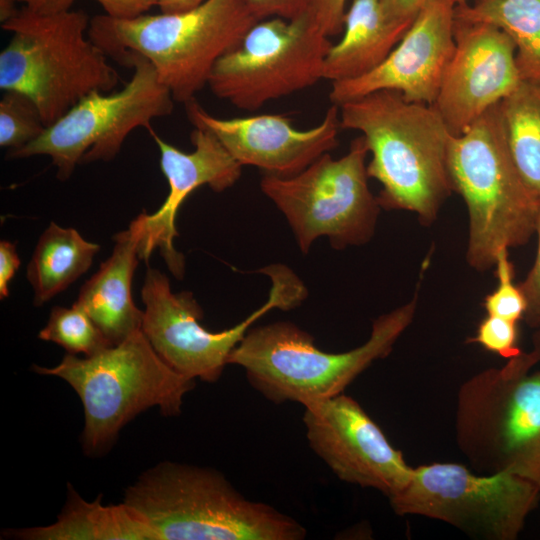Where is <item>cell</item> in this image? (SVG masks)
Returning <instances> with one entry per match:
<instances>
[{"label":"cell","mask_w":540,"mask_h":540,"mask_svg":"<svg viewBox=\"0 0 540 540\" xmlns=\"http://www.w3.org/2000/svg\"><path fill=\"white\" fill-rule=\"evenodd\" d=\"M341 129L364 137L367 173L382 186L381 207L414 212L432 224L453 191L447 168L450 133L433 105L378 90L339 106Z\"/></svg>","instance_id":"1"},{"label":"cell","mask_w":540,"mask_h":540,"mask_svg":"<svg viewBox=\"0 0 540 540\" xmlns=\"http://www.w3.org/2000/svg\"><path fill=\"white\" fill-rule=\"evenodd\" d=\"M159 540H302L307 531L273 506L247 499L212 468L164 461L124 491Z\"/></svg>","instance_id":"2"},{"label":"cell","mask_w":540,"mask_h":540,"mask_svg":"<svg viewBox=\"0 0 540 540\" xmlns=\"http://www.w3.org/2000/svg\"><path fill=\"white\" fill-rule=\"evenodd\" d=\"M258 21L245 0H204L175 13L96 15L88 36L114 60L126 51L146 58L174 101L185 104L208 85L217 61Z\"/></svg>","instance_id":"3"},{"label":"cell","mask_w":540,"mask_h":540,"mask_svg":"<svg viewBox=\"0 0 540 540\" xmlns=\"http://www.w3.org/2000/svg\"><path fill=\"white\" fill-rule=\"evenodd\" d=\"M417 298L416 292L408 303L376 318L369 339L355 349L322 351L311 334L280 321L248 330L228 364L241 366L249 384L275 404L305 406L336 396L373 362L391 353L414 319Z\"/></svg>","instance_id":"4"},{"label":"cell","mask_w":540,"mask_h":540,"mask_svg":"<svg viewBox=\"0 0 540 540\" xmlns=\"http://www.w3.org/2000/svg\"><path fill=\"white\" fill-rule=\"evenodd\" d=\"M89 24L83 10L41 15L24 6L1 22L11 38L0 52V88L28 95L46 127L89 93L110 92L120 81L89 38Z\"/></svg>","instance_id":"5"},{"label":"cell","mask_w":540,"mask_h":540,"mask_svg":"<svg viewBox=\"0 0 540 540\" xmlns=\"http://www.w3.org/2000/svg\"><path fill=\"white\" fill-rule=\"evenodd\" d=\"M40 375L66 381L84 410L81 442L88 456H99L139 413L157 406L163 416L181 414L183 398L195 380L171 368L141 329L119 344L92 355L67 353L54 367L33 365Z\"/></svg>","instance_id":"6"},{"label":"cell","mask_w":540,"mask_h":540,"mask_svg":"<svg viewBox=\"0 0 540 540\" xmlns=\"http://www.w3.org/2000/svg\"><path fill=\"white\" fill-rule=\"evenodd\" d=\"M499 103L461 135H450L447 147L453 191L468 209L467 262L477 271L493 267L501 249L530 240L540 207L511 155Z\"/></svg>","instance_id":"7"},{"label":"cell","mask_w":540,"mask_h":540,"mask_svg":"<svg viewBox=\"0 0 540 540\" xmlns=\"http://www.w3.org/2000/svg\"><path fill=\"white\" fill-rule=\"evenodd\" d=\"M529 352L463 382L455 438L470 465L484 474L511 473L540 487V371Z\"/></svg>","instance_id":"8"},{"label":"cell","mask_w":540,"mask_h":540,"mask_svg":"<svg viewBox=\"0 0 540 540\" xmlns=\"http://www.w3.org/2000/svg\"><path fill=\"white\" fill-rule=\"evenodd\" d=\"M115 60L133 68L121 90L89 93L37 139L8 151L7 157L49 156L57 178L66 181L78 164L112 160L134 129H150L152 120L173 112L175 101L146 58L126 51Z\"/></svg>","instance_id":"9"},{"label":"cell","mask_w":540,"mask_h":540,"mask_svg":"<svg viewBox=\"0 0 540 540\" xmlns=\"http://www.w3.org/2000/svg\"><path fill=\"white\" fill-rule=\"evenodd\" d=\"M368 153L360 135L341 158L325 153L294 176L261 178V191L283 213L304 254L322 236L343 249L374 235L381 206L368 186Z\"/></svg>","instance_id":"10"},{"label":"cell","mask_w":540,"mask_h":540,"mask_svg":"<svg viewBox=\"0 0 540 540\" xmlns=\"http://www.w3.org/2000/svg\"><path fill=\"white\" fill-rule=\"evenodd\" d=\"M259 272L271 278L268 300L237 325L210 332L200 324L203 310L191 292L174 293L168 277L148 268L141 291L144 304L141 330L157 354L175 371L208 383L222 375L232 350L250 326L274 308L288 311L299 306L308 291L287 266L273 264Z\"/></svg>","instance_id":"11"},{"label":"cell","mask_w":540,"mask_h":540,"mask_svg":"<svg viewBox=\"0 0 540 540\" xmlns=\"http://www.w3.org/2000/svg\"><path fill=\"white\" fill-rule=\"evenodd\" d=\"M539 497L540 487L523 477L437 462L413 468L406 485L388 499L400 516L443 521L477 538L515 540Z\"/></svg>","instance_id":"12"},{"label":"cell","mask_w":540,"mask_h":540,"mask_svg":"<svg viewBox=\"0 0 540 540\" xmlns=\"http://www.w3.org/2000/svg\"><path fill=\"white\" fill-rule=\"evenodd\" d=\"M331 45L306 13L292 20L263 19L217 61L208 86L238 109L255 111L324 79Z\"/></svg>","instance_id":"13"},{"label":"cell","mask_w":540,"mask_h":540,"mask_svg":"<svg viewBox=\"0 0 540 540\" xmlns=\"http://www.w3.org/2000/svg\"><path fill=\"white\" fill-rule=\"evenodd\" d=\"M304 407L309 446L341 481L388 498L406 485L413 467L355 399L340 393Z\"/></svg>","instance_id":"14"},{"label":"cell","mask_w":540,"mask_h":540,"mask_svg":"<svg viewBox=\"0 0 540 540\" xmlns=\"http://www.w3.org/2000/svg\"><path fill=\"white\" fill-rule=\"evenodd\" d=\"M454 39V52L433 106L449 133L458 136L522 80L515 45L499 28L454 17Z\"/></svg>","instance_id":"15"},{"label":"cell","mask_w":540,"mask_h":540,"mask_svg":"<svg viewBox=\"0 0 540 540\" xmlns=\"http://www.w3.org/2000/svg\"><path fill=\"white\" fill-rule=\"evenodd\" d=\"M194 126L211 131L242 166H254L264 175L294 176L320 156L335 149L341 129L339 106L332 104L316 126L299 130L280 114L219 118L197 101L185 103Z\"/></svg>","instance_id":"16"},{"label":"cell","mask_w":540,"mask_h":540,"mask_svg":"<svg viewBox=\"0 0 540 540\" xmlns=\"http://www.w3.org/2000/svg\"><path fill=\"white\" fill-rule=\"evenodd\" d=\"M452 0H428L387 58L371 72L333 82L332 104L340 106L378 90L433 105L455 48Z\"/></svg>","instance_id":"17"},{"label":"cell","mask_w":540,"mask_h":540,"mask_svg":"<svg viewBox=\"0 0 540 540\" xmlns=\"http://www.w3.org/2000/svg\"><path fill=\"white\" fill-rule=\"evenodd\" d=\"M148 131L159 148L160 168L167 179L169 192L155 213H144L139 256L147 261L158 248L174 277L182 279L185 260L174 247V238L178 235L175 227L178 209L202 185H208L215 192L233 186L241 176L242 165L206 128L194 126L190 135L194 150L189 153L164 141L152 128Z\"/></svg>","instance_id":"18"},{"label":"cell","mask_w":540,"mask_h":540,"mask_svg":"<svg viewBox=\"0 0 540 540\" xmlns=\"http://www.w3.org/2000/svg\"><path fill=\"white\" fill-rule=\"evenodd\" d=\"M143 227L144 212L130 223L128 229L115 235L111 255L83 284L74 302L113 345L141 329L143 311L134 303L132 280L140 259Z\"/></svg>","instance_id":"19"},{"label":"cell","mask_w":540,"mask_h":540,"mask_svg":"<svg viewBox=\"0 0 540 540\" xmlns=\"http://www.w3.org/2000/svg\"><path fill=\"white\" fill-rule=\"evenodd\" d=\"M102 494L87 501L67 484V497L55 522L47 526L8 528L1 538L18 540H159L156 530L122 502L104 505Z\"/></svg>","instance_id":"20"},{"label":"cell","mask_w":540,"mask_h":540,"mask_svg":"<svg viewBox=\"0 0 540 540\" xmlns=\"http://www.w3.org/2000/svg\"><path fill=\"white\" fill-rule=\"evenodd\" d=\"M410 26L390 20L380 0H353L345 14L343 36L326 55L323 78L333 83L371 72L387 58Z\"/></svg>","instance_id":"21"},{"label":"cell","mask_w":540,"mask_h":540,"mask_svg":"<svg viewBox=\"0 0 540 540\" xmlns=\"http://www.w3.org/2000/svg\"><path fill=\"white\" fill-rule=\"evenodd\" d=\"M99 249L76 229L50 222L27 265L34 305L48 302L87 272Z\"/></svg>","instance_id":"22"},{"label":"cell","mask_w":540,"mask_h":540,"mask_svg":"<svg viewBox=\"0 0 540 540\" xmlns=\"http://www.w3.org/2000/svg\"><path fill=\"white\" fill-rule=\"evenodd\" d=\"M454 17L505 32L515 45L521 80L540 84V0H476L455 6Z\"/></svg>","instance_id":"23"},{"label":"cell","mask_w":540,"mask_h":540,"mask_svg":"<svg viewBox=\"0 0 540 540\" xmlns=\"http://www.w3.org/2000/svg\"><path fill=\"white\" fill-rule=\"evenodd\" d=\"M499 108L515 165L540 201V84L521 81Z\"/></svg>","instance_id":"24"},{"label":"cell","mask_w":540,"mask_h":540,"mask_svg":"<svg viewBox=\"0 0 540 540\" xmlns=\"http://www.w3.org/2000/svg\"><path fill=\"white\" fill-rule=\"evenodd\" d=\"M38 338L56 343L74 355L92 356L113 346L88 314L75 304L69 308L53 307Z\"/></svg>","instance_id":"25"},{"label":"cell","mask_w":540,"mask_h":540,"mask_svg":"<svg viewBox=\"0 0 540 540\" xmlns=\"http://www.w3.org/2000/svg\"><path fill=\"white\" fill-rule=\"evenodd\" d=\"M46 129L35 102L25 93L5 90L0 100V146L20 149Z\"/></svg>","instance_id":"26"},{"label":"cell","mask_w":540,"mask_h":540,"mask_svg":"<svg viewBox=\"0 0 540 540\" xmlns=\"http://www.w3.org/2000/svg\"><path fill=\"white\" fill-rule=\"evenodd\" d=\"M497 288L483 302L487 315L498 316L513 322L523 320L526 301L518 285L514 284V266L508 249H501L495 260Z\"/></svg>","instance_id":"27"},{"label":"cell","mask_w":540,"mask_h":540,"mask_svg":"<svg viewBox=\"0 0 540 540\" xmlns=\"http://www.w3.org/2000/svg\"><path fill=\"white\" fill-rule=\"evenodd\" d=\"M517 341V322L493 315H487L479 323L475 335L467 340L468 343H477L487 351L506 359L523 352L518 347Z\"/></svg>","instance_id":"28"},{"label":"cell","mask_w":540,"mask_h":540,"mask_svg":"<svg viewBox=\"0 0 540 540\" xmlns=\"http://www.w3.org/2000/svg\"><path fill=\"white\" fill-rule=\"evenodd\" d=\"M346 0H312L306 16L327 37L343 32Z\"/></svg>","instance_id":"29"},{"label":"cell","mask_w":540,"mask_h":540,"mask_svg":"<svg viewBox=\"0 0 540 540\" xmlns=\"http://www.w3.org/2000/svg\"><path fill=\"white\" fill-rule=\"evenodd\" d=\"M538 248L534 264L525 279L518 285L526 301L523 317L525 323L535 329L540 328V207L537 217L536 230Z\"/></svg>","instance_id":"30"},{"label":"cell","mask_w":540,"mask_h":540,"mask_svg":"<svg viewBox=\"0 0 540 540\" xmlns=\"http://www.w3.org/2000/svg\"><path fill=\"white\" fill-rule=\"evenodd\" d=\"M253 15L260 21L279 17L288 20L304 15L312 0H245Z\"/></svg>","instance_id":"31"},{"label":"cell","mask_w":540,"mask_h":540,"mask_svg":"<svg viewBox=\"0 0 540 540\" xmlns=\"http://www.w3.org/2000/svg\"><path fill=\"white\" fill-rule=\"evenodd\" d=\"M21 264L19 255L14 243L1 240L0 242V298L4 299L9 295V282L15 276Z\"/></svg>","instance_id":"32"},{"label":"cell","mask_w":540,"mask_h":540,"mask_svg":"<svg viewBox=\"0 0 540 540\" xmlns=\"http://www.w3.org/2000/svg\"><path fill=\"white\" fill-rule=\"evenodd\" d=\"M106 14L112 17L129 18L146 13L158 6L160 0H96Z\"/></svg>","instance_id":"33"},{"label":"cell","mask_w":540,"mask_h":540,"mask_svg":"<svg viewBox=\"0 0 540 540\" xmlns=\"http://www.w3.org/2000/svg\"><path fill=\"white\" fill-rule=\"evenodd\" d=\"M428 0H380L385 15L392 21L412 24Z\"/></svg>","instance_id":"34"},{"label":"cell","mask_w":540,"mask_h":540,"mask_svg":"<svg viewBox=\"0 0 540 540\" xmlns=\"http://www.w3.org/2000/svg\"><path fill=\"white\" fill-rule=\"evenodd\" d=\"M23 3L30 11L41 14H57L71 9L75 0H13Z\"/></svg>","instance_id":"35"},{"label":"cell","mask_w":540,"mask_h":540,"mask_svg":"<svg viewBox=\"0 0 540 540\" xmlns=\"http://www.w3.org/2000/svg\"><path fill=\"white\" fill-rule=\"evenodd\" d=\"M204 0H160L158 7L162 13H175L190 10Z\"/></svg>","instance_id":"36"},{"label":"cell","mask_w":540,"mask_h":540,"mask_svg":"<svg viewBox=\"0 0 540 540\" xmlns=\"http://www.w3.org/2000/svg\"><path fill=\"white\" fill-rule=\"evenodd\" d=\"M529 353L537 363L540 362V328L532 335V350Z\"/></svg>","instance_id":"37"},{"label":"cell","mask_w":540,"mask_h":540,"mask_svg":"<svg viewBox=\"0 0 540 540\" xmlns=\"http://www.w3.org/2000/svg\"><path fill=\"white\" fill-rule=\"evenodd\" d=\"M452 2L455 4V6H458V5L468 3V0H452Z\"/></svg>","instance_id":"38"}]
</instances>
